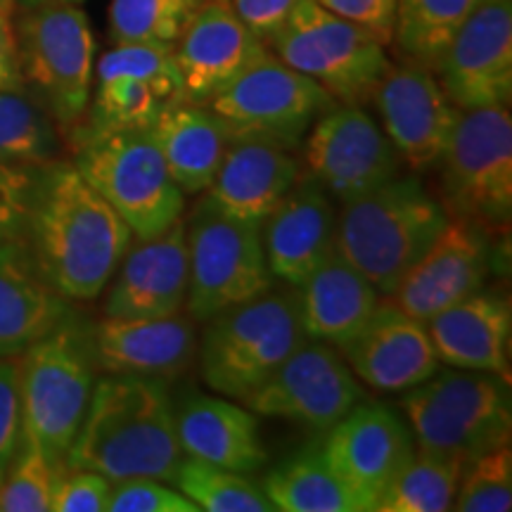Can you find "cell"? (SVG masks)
Segmentation results:
<instances>
[{"label":"cell","mask_w":512,"mask_h":512,"mask_svg":"<svg viewBox=\"0 0 512 512\" xmlns=\"http://www.w3.org/2000/svg\"><path fill=\"white\" fill-rule=\"evenodd\" d=\"M133 233L74 164L38 174L27 245L38 271L67 302H93L110 285Z\"/></svg>","instance_id":"cell-1"},{"label":"cell","mask_w":512,"mask_h":512,"mask_svg":"<svg viewBox=\"0 0 512 512\" xmlns=\"http://www.w3.org/2000/svg\"><path fill=\"white\" fill-rule=\"evenodd\" d=\"M181 458L176 403L166 380L110 373L93 384L64 467L100 472L112 484L138 477L174 484Z\"/></svg>","instance_id":"cell-2"},{"label":"cell","mask_w":512,"mask_h":512,"mask_svg":"<svg viewBox=\"0 0 512 512\" xmlns=\"http://www.w3.org/2000/svg\"><path fill=\"white\" fill-rule=\"evenodd\" d=\"M446 223L444 204L434 200L418 178L399 174L344 204L335 252L366 275L380 297L389 299Z\"/></svg>","instance_id":"cell-3"},{"label":"cell","mask_w":512,"mask_h":512,"mask_svg":"<svg viewBox=\"0 0 512 512\" xmlns=\"http://www.w3.org/2000/svg\"><path fill=\"white\" fill-rule=\"evenodd\" d=\"M19 74L24 91L62 131H76L93 91L95 38L86 12L60 0H15Z\"/></svg>","instance_id":"cell-4"},{"label":"cell","mask_w":512,"mask_h":512,"mask_svg":"<svg viewBox=\"0 0 512 512\" xmlns=\"http://www.w3.org/2000/svg\"><path fill=\"white\" fill-rule=\"evenodd\" d=\"M95 384L91 335L72 318L19 354L24 437L55 467L64 465L72 448Z\"/></svg>","instance_id":"cell-5"},{"label":"cell","mask_w":512,"mask_h":512,"mask_svg":"<svg viewBox=\"0 0 512 512\" xmlns=\"http://www.w3.org/2000/svg\"><path fill=\"white\" fill-rule=\"evenodd\" d=\"M200 368L216 394L242 401L306 342L299 302L292 294L264 292L204 320Z\"/></svg>","instance_id":"cell-6"},{"label":"cell","mask_w":512,"mask_h":512,"mask_svg":"<svg viewBox=\"0 0 512 512\" xmlns=\"http://www.w3.org/2000/svg\"><path fill=\"white\" fill-rule=\"evenodd\" d=\"M401 408L415 446L456 453L467 463L479 453L510 444V384L486 370H437L430 380L403 392Z\"/></svg>","instance_id":"cell-7"},{"label":"cell","mask_w":512,"mask_h":512,"mask_svg":"<svg viewBox=\"0 0 512 512\" xmlns=\"http://www.w3.org/2000/svg\"><path fill=\"white\" fill-rule=\"evenodd\" d=\"M74 138V166L126 221L133 238H155L183 219L185 195L166 169L150 128Z\"/></svg>","instance_id":"cell-8"},{"label":"cell","mask_w":512,"mask_h":512,"mask_svg":"<svg viewBox=\"0 0 512 512\" xmlns=\"http://www.w3.org/2000/svg\"><path fill=\"white\" fill-rule=\"evenodd\" d=\"M268 50L342 105H366L387 72V46L318 0H297Z\"/></svg>","instance_id":"cell-9"},{"label":"cell","mask_w":512,"mask_h":512,"mask_svg":"<svg viewBox=\"0 0 512 512\" xmlns=\"http://www.w3.org/2000/svg\"><path fill=\"white\" fill-rule=\"evenodd\" d=\"M188 242V304L195 320H209L230 306L273 287L261 226L238 221L207 195L185 221Z\"/></svg>","instance_id":"cell-10"},{"label":"cell","mask_w":512,"mask_h":512,"mask_svg":"<svg viewBox=\"0 0 512 512\" xmlns=\"http://www.w3.org/2000/svg\"><path fill=\"white\" fill-rule=\"evenodd\" d=\"M444 192L458 219L503 233L512 214V119L508 105L460 110L444 155Z\"/></svg>","instance_id":"cell-11"},{"label":"cell","mask_w":512,"mask_h":512,"mask_svg":"<svg viewBox=\"0 0 512 512\" xmlns=\"http://www.w3.org/2000/svg\"><path fill=\"white\" fill-rule=\"evenodd\" d=\"M337 100L271 50L259 55L207 102L233 136H252L294 150Z\"/></svg>","instance_id":"cell-12"},{"label":"cell","mask_w":512,"mask_h":512,"mask_svg":"<svg viewBox=\"0 0 512 512\" xmlns=\"http://www.w3.org/2000/svg\"><path fill=\"white\" fill-rule=\"evenodd\" d=\"M86 110V124L74 136L145 131L159 114L183 100L174 48L121 43L107 50L95 67V91Z\"/></svg>","instance_id":"cell-13"},{"label":"cell","mask_w":512,"mask_h":512,"mask_svg":"<svg viewBox=\"0 0 512 512\" xmlns=\"http://www.w3.org/2000/svg\"><path fill=\"white\" fill-rule=\"evenodd\" d=\"M368 399L363 382L332 344L306 339L268 380L242 399L264 418H283L328 432L356 403Z\"/></svg>","instance_id":"cell-14"},{"label":"cell","mask_w":512,"mask_h":512,"mask_svg":"<svg viewBox=\"0 0 512 512\" xmlns=\"http://www.w3.org/2000/svg\"><path fill=\"white\" fill-rule=\"evenodd\" d=\"M306 133L304 162L330 197L347 204L401 174V157L358 105L337 102Z\"/></svg>","instance_id":"cell-15"},{"label":"cell","mask_w":512,"mask_h":512,"mask_svg":"<svg viewBox=\"0 0 512 512\" xmlns=\"http://www.w3.org/2000/svg\"><path fill=\"white\" fill-rule=\"evenodd\" d=\"M320 456L373 510L415 451L411 427L387 403L363 399L328 430Z\"/></svg>","instance_id":"cell-16"},{"label":"cell","mask_w":512,"mask_h":512,"mask_svg":"<svg viewBox=\"0 0 512 512\" xmlns=\"http://www.w3.org/2000/svg\"><path fill=\"white\" fill-rule=\"evenodd\" d=\"M434 74L458 110L508 105L512 95V0H482L451 38Z\"/></svg>","instance_id":"cell-17"},{"label":"cell","mask_w":512,"mask_h":512,"mask_svg":"<svg viewBox=\"0 0 512 512\" xmlns=\"http://www.w3.org/2000/svg\"><path fill=\"white\" fill-rule=\"evenodd\" d=\"M373 102L384 124V136L396 147L401 162L413 171L439 164L460 110L448 100L437 74L408 60L389 62L377 83Z\"/></svg>","instance_id":"cell-18"},{"label":"cell","mask_w":512,"mask_h":512,"mask_svg":"<svg viewBox=\"0 0 512 512\" xmlns=\"http://www.w3.org/2000/svg\"><path fill=\"white\" fill-rule=\"evenodd\" d=\"M266 50L235 15L230 0H202L174 43L183 100L207 105Z\"/></svg>","instance_id":"cell-19"},{"label":"cell","mask_w":512,"mask_h":512,"mask_svg":"<svg viewBox=\"0 0 512 512\" xmlns=\"http://www.w3.org/2000/svg\"><path fill=\"white\" fill-rule=\"evenodd\" d=\"M489 271L484 230L465 219H448L432 247L403 275L389 299L408 316L427 323L439 311L482 290Z\"/></svg>","instance_id":"cell-20"},{"label":"cell","mask_w":512,"mask_h":512,"mask_svg":"<svg viewBox=\"0 0 512 512\" xmlns=\"http://www.w3.org/2000/svg\"><path fill=\"white\" fill-rule=\"evenodd\" d=\"M107 318H164L181 313L188 297V242L178 219L155 238L126 249L110 280Z\"/></svg>","instance_id":"cell-21"},{"label":"cell","mask_w":512,"mask_h":512,"mask_svg":"<svg viewBox=\"0 0 512 512\" xmlns=\"http://www.w3.org/2000/svg\"><path fill=\"white\" fill-rule=\"evenodd\" d=\"M342 351L358 380L387 394L418 387L441 366L427 325L384 299Z\"/></svg>","instance_id":"cell-22"},{"label":"cell","mask_w":512,"mask_h":512,"mask_svg":"<svg viewBox=\"0 0 512 512\" xmlns=\"http://www.w3.org/2000/svg\"><path fill=\"white\" fill-rule=\"evenodd\" d=\"M335 235L337 219L328 190L302 171L261 226L271 275L292 287H302L309 275L335 254Z\"/></svg>","instance_id":"cell-23"},{"label":"cell","mask_w":512,"mask_h":512,"mask_svg":"<svg viewBox=\"0 0 512 512\" xmlns=\"http://www.w3.org/2000/svg\"><path fill=\"white\" fill-rule=\"evenodd\" d=\"M302 176L292 150L273 140L233 136L207 197L233 219L264 226L271 211Z\"/></svg>","instance_id":"cell-24"},{"label":"cell","mask_w":512,"mask_h":512,"mask_svg":"<svg viewBox=\"0 0 512 512\" xmlns=\"http://www.w3.org/2000/svg\"><path fill=\"white\" fill-rule=\"evenodd\" d=\"M95 366L107 373L169 377L181 375L197 354L192 320L174 313L164 318H102L93 335Z\"/></svg>","instance_id":"cell-25"},{"label":"cell","mask_w":512,"mask_h":512,"mask_svg":"<svg viewBox=\"0 0 512 512\" xmlns=\"http://www.w3.org/2000/svg\"><path fill=\"white\" fill-rule=\"evenodd\" d=\"M176 432L183 456L254 475L268 463L259 415L228 396L188 394L176 403Z\"/></svg>","instance_id":"cell-26"},{"label":"cell","mask_w":512,"mask_h":512,"mask_svg":"<svg viewBox=\"0 0 512 512\" xmlns=\"http://www.w3.org/2000/svg\"><path fill=\"white\" fill-rule=\"evenodd\" d=\"M434 351L448 368L510 377L512 313L508 297L475 292L427 320Z\"/></svg>","instance_id":"cell-27"},{"label":"cell","mask_w":512,"mask_h":512,"mask_svg":"<svg viewBox=\"0 0 512 512\" xmlns=\"http://www.w3.org/2000/svg\"><path fill=\"white\" fill-rule=\"evenodd\" d=\"M69 316L29 252L27 238L0 247V358L24 354Z\"/></svg>","instance_id":"cell-28"},{"label":"cell","mask_w":512,"mask_h":512,"mask_svg":"<svg viewBox=\"0 0 512 512\" xmlns=\"http://www.w3.org/2000/svg\"><path fill=\"white\" fill-rule=\"evenodd\" d=\"M299 323L306 339L344 349L382 302L373 283L337 252L302 285Z\"/></svg>","instance_id":"cell-29"},{"label":"cell","mask_w":512,"mask_h":512,"mask_svg":"<svg viewBox=\"0 0 512 512\" xmlns=\"http://www.w3.org/2000/svg\"><path fill=\"white\" fill-rule=\"evenodd\" d=\"M150 133L183 195H200L209 188L233 138L219 114L185 100L166 107Z\"/></svg>","instance_id":"cell-30"},{"label":"cell","mask_w":512,"mask_h":512,"mask_svg":"<svg viewBox=\"0 0 512 512\" xmlns=\"http://www.w3.org/2000/svg\"><path fill=\"white\" fill-rule=\"evenodd\" d=\"M275 510L366 512L358 496L325 463L320 451H304L275 465L261 484Z\"/></svg>","instance_id":"cell-31"},{"label":"cell","mask_w":512,"mask_h":512,"mask_svg":"<svg viewBox=\"0 0 512 512\" xmlns=\"http://www.w3.org/2000/svg\"><path fill=\"white\" fill-rule=\"evenodd\" d=\"M467 460L456 453L415 446L411 460L387 486L375 512H444L453 510Z\"/></svg>","instance_id":"cell-32"},{"label":"cell","mask_w":512,"mask_h":512,"mask_svg":"<svg viewBox=\"0 0 512 512\" xmlns=\"http://www.w3.org/2000/svg\"><path fill=\"white\" fill-rule=\"evenodd\" d=\"M482 0H399L394 38L406 60L432 69Z\"/></svg>","instance_id":"cell-33"},{"label":"cell","mask_w":512,"mask_h":512,"mask_svg":"<svg viewBox=\"0 0 512 512\" xmlns=\"http://www.w3.org/2000/svg\"><path fill=\"white\" fill-rule=\"evenodd\" d=\"M60 150L50 114L27 91H0V162L48 166Z\"/></svg>","instance_id":"cell-34"},{"label":"cell","mask_w":512,"mask_h":512,"mask_svg":"<svg viewBox=\"0 0 512 512\" xmlns=\"http://www.w3.org/2000/svg\"><path fill=\"white\" fill-rule=\"evenodd\" d=\"M174 484L204 512H273L259 484L249 475L209 465L204 460L183 456L178 463Z\"/></svg>","instance_id":"cell-35"},{"label":"cell","mask_w":512,"mask_h":512,"mask_svg":"<svg viewBox=\"0 0 512 512\" xmlns=\"http://www.w3.org/2000/svg\"><path fill=\"white\" fill-rule=\"evenodd\" d=\"M202 0H112L110 38L121 43L174 48L176 38Z\"/></svg>","instance_id":"cell-36"},{"label":"cell","mask_w":512,"mask_h":512,"mask_svg":"<svg viewBox=\"0 0 512 512\" xmlns=\"http://www.w3.org/2000/svg\"><path fill=\"white\" fill-rule=\"evenodd\" d=\"M64 467V465H62ZM62 467H55L38 451L34 441L22 434L19 448L0 482L3 512H48Z\"/></svg>","instance_id":"cell-37"},{"label":"cell","mask_w":512,"mask_h":512,"mask_svg":"<svg viewBox=\"0 0 512 512\" xmlns=\"http://www.w3.org/2000/svg\"><path fill=\"white\" fill-rule=\"evenodd\" d=\"M512 508V451L501 444L465 465L453 510L508 512Z\"/></svg>","instance_id":"cell-38"},{"label":"cell","mask_w":512,"mask_h":512,"mask_svg":"<svg viewBox=\"0 0 512 512\" xmlns=\"http://www.w3.org/2000/svg\"><path fill=\"white\" fill-rule=\"evenodd\" d=\"M43 166L0 162V247L27 238V223Z\"/></svg>","instance_id":"cell-39"},{"label":"cell","mask_w":512,"mask_h":512,"mask_svg":"<svg viewBox=\"0 0 512 512\" xmlns=\"http://www.w3.org/2000/svg\"><path fill=\"white\" fill-rule=\"evenodd\" d=\"M107 512H197V505L169 482L138 477L112 486Z\"/></svg>","instance_id":"cell-40"},{"label":"cell","mask_w":512,"mask_h":512,"mask_svg":"<svg viewBox=\"0 0 512 512\" xmlns=\"http://www.w3.org/2000/svg\"><path fill=\"white\" fill-rule=\"evenodd\" d=\"M112 482L93 470H69L57 475L53 505L55 512H105L112 496Z\"/></svg>","instance_id":"cell-41"},{"label":"cell","mask_w":512,"mask_h":512,"mask_svg":"<svg viewBox=\"0 0 512 512\" xmlns=\"http://www.w3.org/2000/svg\"><path fill=\"white\" fill-rule=\"evenodd\" d=\"M22 394H19V356L0 358V482L22 441Z\"/></svg>","instance_id":"cell-42"},{"label":"cell","mask_w":512,"mask_h":512,"mask_svg":"<svg viewBox=\"0 0 512 512\" xmlns=\"http://www.w3.org/2000/svg\"><path fill=\"white\" fill-rule=\"evenodd\" d=\"M325 10L335 12L342 19L368 31L382 46H389L394 38L396 3L399 0H318Z\"/></svg>","instance_id":"cell-43"},{"label":"cell","mask_w":512,"mask_h":512,"mask_svg":"<svg viewBox=\"0 0 512 512\" xmlns=\"http://www.w3.org/2000/svg\"><path fill=\"white\" fill-rule=\"evenodd\" d=\"M235 15L264 46L278 34L297 0H230Z\"/></svg>","instance_id":"cell-44"},{"label":"cell","mask_w":512,"mask_h":512,"mask_svg":"<svg viewBox=\"0 0 512 512\" xmlns=\"http://www.w3.org/2000/svg\"><path fill=\"white\" fill-rule=\"evenodd\" d=\"M0 91H24L12 8H0Z\"/></svg>","instance_id":"cell-45"},{"label":"cell","mask_w":512,"mask_h":512,"mask_svg":"<svg viewBox=\"0 0 512 512\" xmlns=\"http://www.w3.org/2000/svg\"><path fill=\"white\" fill-rule=\"evenodd\" d=\"M0 8H15V0H0Z\"/></svg>","instance_id":"cell-46"},{"label":"cell","mask_w":512,"mask_h":512,"mask_svg":"<svg viewBox=\"0 0 512 512\" xmlns=\"http://www.w3.org/2000/svg\"><path fill=\"white\" fill-rule=\"evenodd\" d=\"M60 3H72V5H79L83 0H60Z\"/></svg>","instance_id":"cell-47"}]
</instances>
